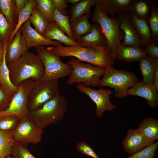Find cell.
I'll return each instance as SVG.
<instances>
[{"label": "cell", "mask_w": 158, "mask_h": 158, "mask_svg": "<svg viewBox=\"0 0 158 158\" xmlns=\"http://www.w3.org/2000/svg\"><path fill=\"white\" fill-rule=\"evenodd\" d=\"M14 28L8 23L4 16L0 12V44L8 43L10 36Z\"/></svg>", "instance_id": "cell-37"}, {"label": "cell", "mask_w": 158, "mask_h": 158, "mask_svg": "<svg viewBox=\"0 0 158 158\" xmlns=\"http://www.w3.org/2000/svg\"><path fill=\"white\" fill-rule=\"evenodd\" d=\"M27 1V0H14L15 6L18 15L25 7Z\"/></svg>", "instance_id": "cell-43"}, {"label": "cell", "mask_w": 158, "mask_h": 158, "mask_svg": "<svg viewBox=\"0 0 158 158\" xmlns=\"http://www.w3.org/2000/svg\"><path fill=\"white\" fill-rule=\"evenodd\" d=\"M36 7L49 23L54 22V8L51 0H36Z\"/></svg>", "instance_id": "cell-33"}, {"label": "cell", "mask_w": 158, "mask_h": 158, "mask_svg": "<svg viewBox=\"0 0 158 158\" xmlns=\"http://www.w3.org/2000/svg\"><path fill=\"white\" fill-rule=\"evenodd\" d=\"M12 98L5 92L0 85V111H4L8 107Z\"/></svg>", "instance_id": "cell-40"}, {"label": "cell", "mask_w": 158, "mask_h": 158, "mask_svg": "<svg viewBox=\"0 0 158 158\" xmlns=\"http://www.w3.org/2000/svg\"><path fill=\"white\" fill-rule=\"evenodd\" d=\"M153 84L157 90L158 91V65L157 66L155 69Z\"/></svg>", "instance_id": "cell-45"}, {"label": "cell", "mask_w": 158, "mask_h": 158, "mask_svg": "<svg viewBox=\"0 0 158 158\" xmlns=\"http://www.w3.org/2000/svg\"><path fill=\"white\" fill-rule=\"evenodd\" d=\"M46 49L59 57L72 56L95 66L104 68L113 66L115 60L107 46H96L84 47L79 46L58 45L47 47Z\"/></svg>", "instance_id": "cell-1"}, {"label": "cell", "mask_w": 158, "mask_h": 158, "mask_svg": "<svg viewBox=\"0 0 158 158\" xmlns=\"http://www.w3.org/2000/svg\"><path fill=\"white\" fill-rule=\"evenodd\" d=\"M67 63L72 68L66 82L67 85L81 83L87 87L99 86L100 77L103 75L104 68L83 63L73 58H71Z\"/></svg>", "instance_id": "cell-5"}, {"label": "cell", "mask_w": 158, "mask_h": 158, "mask_svg": "<svg viewBox=\"0 0 158 158\" xmlns=\"http://www.w3.org/2000/svg\"><path fill=\"white\" fill-rule=\"evenodd\" d=\"M88 15H85L74 20H69L71 31L75 41L92 30V25L88 20Z\"/></svg>", "instance_id": "cell-22"}, {"label": "cell", "mask_w": 158, "mask_h": 158, "mask_svg": "<svg viewBox=\"0 0 158 158\" xmlns=\"http://www.w3.org/2000/svg\"><path fill=\"white\" fill-rule=\"evenodd\" d=\"M155 142L145 137L137 128H130L122 141V145L124 150L132 154Z\"/></svg>", "instance_id": "cell-12"}, {"label": "cell", "mask_w": 158, "mask_h": 158, "mask_svg": "<svg viewBox=\"0 0 158 158\" xmlns=\"http://www.w3.org/2000/svg\"><path fill=\"white\" fill-rule=\"evenodd\" d=\"M80 0H66V3H70L74 5L78 3Z\"/></svg>", "instance_id": "cell-46"}, {"label": "cell", "mask_w": 158, "mask_h": 158, "mask_svg": "<svg viewBox=\"0 0 158 158\" xmlns=\"http://www.w3.org/2000/svg\"><path fill=\"white\" fill-rule=\"evenodd\" d=\"M6 48L2 62L0 65V85L7 95L12 97L18 90L19 86H15L11 80L6 61Z\"/></svg>", "instance_id": "cell-23"}, {"label": "cell", "mask_w": 158, "mask_h": 158, "mask_svg": "<svg viewBox=\"0 0 158 158\" xmlns=\"http://www.w3.org/2000/svg\"><path fill=\"white\" fill-rule=\"evenodd\" d=\"M130 16L142 44L145 45L152 42L151 32L147 20L139 17L132 13Z\"/></svg>", "instance_id": "cell-21"}, {"label": "cell", "mask_w": 158, "mask_h": 158, "mask_svg": "<svg viewBox=\"0 0 158 158\" xmlns=\"http://www.w3.org/2000/svg\"><path fill=\"white\" fill-rule=\"evenodd\" d=\"M67 105L65 97L59 94L37 109L29 112L28 118L43 129L62 120L66 112Z\"/></svg>", "instance_id": "cell-3"}, {"label": "cell", "mask_w": 158, "mask_h": 158, "mask_svg": "<svg viewBox=\"0 0 158 158\" xmlns=\"http://www.w3.org/2000/svg\"><path fill=\"white\" fill-rule=\"evenodd\" d=\"M5 158H14L13 157H12L11 156V155H9L7 156Z\"/></svg>", "instance_id": "cell-47"}, {"label": "cell", "mask_w": 158, "mask_h": 158, "mask_svg": "<svg viewBox=\"0 0 158 158\" xmlns=\"http://www.w3.org/2000/svg\"><path fill=\"white\" fill-rule=\"evenodd\" d=\"M7 66L11 80L16 86L30 79L36 82L40 81L44 74V67L39 57L28 51L18 60Z\"/></svg>", "instance_id": "cell-2"}, {"label": "cell", "mask_w": 158, "mask_h": 158, "mask_svg": "<svg viewBox=\"0 0 158 158\" xmlns=\"http://www.w3.org/2000/svg\"><path fill=\"white\" fill-rule=\"evenodd\" d=\"M36 4V0H27L25 7L18 14V22L10 36L8 42L12 40L21 26L28 20Z\"/></svg>", "instance_id": "cell-27"}, {"label": "cell", "mask_w": 158, "mask_h": 158, "mask_svg": "<svg viewBox=\"0 0 158 158\" xmlns=\"http://www.w3.org/2000/svg\"><path fill=\"white\" fill-rule=\"evenodd\" d=\"M147 20L151 30L152 42L156 43L158 39V11L157 8L152 4L150 14Z\"/></svg>", "instance_id": "cell-34"}, {"label": "cell", "mask_w": 158, "mask_h": 158, "mask_svg": "<svg viewBox=\"0 0 158 158\" xmlns=\"http://www.w3.org/2000/svg\"><path fill=\"white\" fill-rule=\"evenodd\" d=\"M76 42L79 46L84 47L107 45L106 37L101 27L96 22H94L92 30L90 32L81 36Z\"/></svg>", "instance_id": "cell-18"}, {"label": "cell", "mask_w": 158, "mask_h": 158, "mask_svg": "<svg viewBox=\"0 0 158 158\" xmlns=\"http://www.w3.org/2000/svg\"><path fill=\"white\" fill-rule=\"evenodd\" d=\"M11 155L14 158H37L29 151L27 144L16 142L12 147Z\"/></svg>", "instance_id": "cell-36"}, {"label": "cell", "mask_w": 158, "mask_h": 158, "mask_svg": "<svg viewBox=\"0 0 158 158\" xmlns=\"http://www.w3.org/2000/svg\"><path fill=\"white\" fill-rule=\"evenodd\" d=\"M75 158V157H73V158Z\"/></svg>", "instance_id": "cell-48"}, {"label": "cell", "mask_w": 158, "mask_h": 158, "mask_svg": "<svg viewBox=\"0 0 158 158\" xmlns=\"http://www.w3.org/2000/svg\"><path fill=\"white\" fill-rule=\"evenodd\" d=\"M137 129L145 137L153 141L158 140V121L151 117L143 120Z\"/></svg>", "instance_id": "cell-25"}, {"label": "cell", "mask_w": 158, "mask_h": 158, "mask_svg": "<svg viewBox=\"0 0 158 158\" xmlns=\"http://www.w3.org/2000/svg\"><path fill=\"white\" fill-rule=\"evenodd\" d=\"M43 133V129L28 118L21 119L12 136L16 142L37 144L41 141Z\"/></svg>", "instance_id": "cell-11"}, {"label": "cell", "mask_w": 158, "mask_h": 158, "mask_svg": "<svg viewBox=\"0 0 158 158\" xmlns=\"http://www.w3.org/2000/svg\"><path fill=\"white\" fill-rule=\"evenodd\" d=\"M20 28L12 40L8 42L6 50V61L8 65L17 61L28 50Z\"/></svg>", "instance_id": "cell-16"}, {"label": "cell", "mask_w": 158, "mask_h": 158, "mask_svg": "<svg viewBox=\"0 0 158 158\" xmlns=\"http://www.w3.org/2000/svg\"><path fill=\"white\" fill-rule=\"evenodd\" d=\"M59 84L58 79L36 82L28 96V107L29 111L37 109L59 95Z\"/></svg>", "instance_id": "cell-8"}, {"label": "cell", "mask_w": 158, "mask_h": 158, "mask_svg": "<svg viewBox=\"0 0 158 158\" xmlns=\"http://www.w3.org/2000/svg\"><path fill=\"white\" fill-rule=\"evenodd\" d=\"M146 55L140 48L132 46H125L121 44L117 47L115 54V59L127 62H139Z\"/></svg>", "instance_id": "cell-19"}, {"label": "cell", "mask_w": 158, "mask_h": 158, "mask_svg": "<svg viewBox=\"0 0 158 158\" xmlns=\"http://www.w3.org/2000/svg\"><path fill=\"white\" fill-rule=\"evenodd\" d=\"M54 8L57 9L61 14L67 15L68 12L67 8L69 7L66 0H51Z\"/></svg>", "instance_id": "cell-42"}, {"label": "cell", "mask_w": 158, "mask_h": 158, "mask_svg": "<svg viewBox=\"0 0 158 158\" xmlns=\"http://www.w3.org/2000/svg\"><path fill=\"white\" fill-rule=\"evenodd\" d=\"M43 36L51 40H55L64 44L66 46H79L75 41L71 39L62 32L55 22L49 23Z\"/></svg>", "instance_id": "cell-24"}, {"label": "cell", "mask_w": 158, "mask_h": 158, "mask_svg": "<svg viewBox=\"0 0 158 158\" xmlns=\"http://www.w3.org/2000/svg\"><path fill=\"white\" fill-rule=\"evenodd\" d=\"M8 43L5 45L0 44V65L2 62L5 51Z\"/></svg>", "instance_id": "cell-44"}, {"label": "cell", "mask_w": 158, "mask_h": 158, "mask_svg": "<svg viewBox=\"0 0 158 158\" xmlns=\"http://www.w3.org/2000/svg\"><path fill=\"white\" fill-rule=\"evenodd\" d=\"M0 12L9 25L14 29L15 17L18 16L14 0H0Z\"/></svg>", "instance_id": "cell-26"}, {"label": "cell", "mask_w": 158, "mask_h": 158, "mask_svg": "<svg viewBox=\"0 0 158 158\" xmlns=\"http://www.w3.org/2000/svg\"><path fill=\"white\" fill-rule=\"evenodd\" d=\"M95 5L91 21L97 23L100 26L107 40V46L115 59L116 49L121 44L123 36L120 30V20L116 17L109 18L106 16L96 3Z\"/></svg>", "instance_id": "cell-6"}, {"label": "cell", "mask_w": 158, "mask_h": 158, "mask_svg": "<svg viewBox=\"0 0 158 158\" xmlns=\"http://www.w3.org/2000/svg\"><path fill=\"white\" fill-rule=\"evenodd\" d=\"M54 18L55 22L60 30L71 39L75 40L72 35L69 23V15H64L54 8Z\"/></svg>", "instance_id": "cell-32"}, {"label": "cell", "mask_w": 158, "mask_h": 158, "mask_svg": "<svg viewBox=\"0 0 158 158\" xmlns=\"http://www.w3.org/2000/svg\"><path fill=\"white\" fill-rule=\"evenodd\" d=\"M158 147V141L132 154L126 158H153Z\"/></svg>", "instance_id": "cell-38"}, {"label": "cell", "mask_w": 158, "mask_h": 158, "mask_svg": "<svg viewBox=\"0 0 158 158\" xmlns=\"http://www.w3.org/2000/svg\"><path fill=\"white\" fill-rule=\"evenodd\" d=\"M76 87L80 92L88 96L95 104L97 117L101 118L105 111L113 112L116 109L117 107L110 101L111 95L114 91L101 87L99 90H95L86 87L81 83H78Z\"/></svg>", "instance_id": "cell-10"}, {"label": "cell", "mask_w": 158, "mask_h": 158, "mask_svg": "<svg viewBox=\"0 0 158 158\" xmlns=\"http://www.w3.org/2000/svg\"><path fill=\"white\" fill-rule=\"evenodd\" d=\"M116 17L120 21V28L124 33L121 44L124 46H132L140 48L142 43L131 22L128 12L118 14Z\"/></svg>", "instance_id": "cell-13"}, {"label": "cell", "mask_w": 158, "mask_h": 158, "mask_svg": "<svg viewBox=\"0 0 158 158\" xmlns=\"http://www.w3.org/2000/svg\"><path fill=\"white\" fill-rule=\"evenodd\" d=\"M152 4L150 0H133L130 11L139 17L147 19L150 16Z\"/></svg>", "instance_id": "cell-31"}, {"label": "cell", "mask_w": 158, "mask_h": 158, "mask_svg": "<svg viewBox=\"0 0 158 158\" xmlns=\"http://www.w3.org/2000/svg\"><path fill=\"white\" fill-rule=\"evenodd\" d=\"M35 48L44 68V74L41 81H48L70 75L72 71V67L61 61L60 57L46 49L44 46Z\"/></svg>", "instance_id": "cell-7"}, {"label": "cell", "mask_w": 158, "mask_h": 158, "mask_svg": "<svg viewBox=\"0 0 158 158\" xmlns=\"http://www.w3.org/2000/svg\"><path fill=\"white\" fill-rule=\"evenodd\" d=\"M133 0H96L101 11L108 17H115L120 13L130 11Z\"/></svg>", "instance_id": "cell-17"}, {"label": "cell", "mask_w": 158, "mask_h": 158, "mask_svg": "<svg viewBox=\"0 0 158 158\" xmlns=\"http://www.w3.org/2000/svg\"><path fill=\"white\" fill-rule=\"evenodd\" d=\"M96 0H80L73 5L69 12V20H72L85 15H89L91 7L95 5Z\"/></svg>", "instance_id": "cell-28"}, {"label": "cell", "mask_w": 158, "mask_h": 158, "mask_svg": "<svg viewBox=\"0 0 158 158\" xmlns=\"http://www.w3.org/2000/svg\"><path fill=\"white\" fill-rule=\"evenodd\" d=\"M21 118L13 115L0 116V130L13 131L18 125Z\"/></svg>", "instance_id": "cell-35"}, {"label": "cell", "mask_w": 158, "mask_h": 158, "mask_svg": "<svg viewBox=\"0 0 158 158\" xmlns=\"http://www.w3.org/2000/svg\"><path fill=\"white\" fill-rule=\"evenodd\" d=\"M99 86L109 87L114 89V95L117 98H125L128 95V90L139 81L134 73L116 69L112 65L104 68Z\"/></svg>", "instance_id": "cell-4"}, {"label": "cell", "mask_w": 158, "mask_h": 158, "mask_svg": "<svg viewBox=\"0 0 158 158\" xmlns=\"http://www.w3.org/2000/svg\"><path fill=\"white\" fill-rule=\"evenodd\" d=\"M139 68L142 77L143 83L153 84L155 69L158 65V58L146 55L139 62Z\"/></svg>", "instance_id": "cell-20"}, {"label": "cell", "mask_w": 158, "mask_h": 158, "mask_svg": "<svg viewBox=\"0 0 158 158\" xmlns=\"http://www.w3.org/2000/svg\"><path fill=\"white\" fill-rule=\"evenodd\" d=\"M28 20L34 26L35 29L43 36L49 23L38 9L36 6L34 8Z\"/></svg>", "instance_id": "cell-30"}, {"label": "cell", "mask_w": 158, "mask_h": 158, "mask_svg": "<svg viewBox=\"0 0 158 158\" xmlns=\"http://www.w3.org/2000/svg\"><path fill=\"white\" fill-rule=\"evenodd\" d=\"M35 83L31 79L22 82L19 85L18 90L12 97L8 107L4 111H0V116L13 115L19 116L21 119L28 118V96Z\"/></svg>", "instance_id": "cell-9"}, {"label": "cell", "mask_w": 158, "mask_h": 158, "mask_svg": "<svg viewBox=\"0 0 158 158\" xmlns=\"http://www.w3.org/2000/svg\"><path fill=\"white\" fill-rule=\"evenodd\" d=\"M30 23L28 20L20 28L28 50L31 47L40 46L61 45L60 42L51 40L45 37L33 28Z\"/></svg>", "instance_id": "cell-14"}, {"label": "cell", "mask_w": 158, "mask_h": 158, "mask_svg": "<svg viewBox=\"0 0 158 158\" xmlns=\"http://www.w3.org/2000/svg\"><path fill=\"white\" fill-rule=\"evenodd\" d=\"M13 131L0 130V158L11 155L13 146L16 142L13 138Z\"/></svg>", "instance_id": "cell-29"}, {"label": "cell", "mask_w": 158, "mask_h": 158, "mask_svg": "<svg viewBox=\"0 0 158 158\" xmlns=\"http://www.w3.org/2000/svg\"><path fill=\"white\" fill-rule=\"evenodd\" d=\"M145 48L142 49L146 55L158 58V47L155 43L151 42L146 44Z\"/></svg>", "instance_id": "cell-41"}, {"label": "cell", "mask_w": 158, "mask_h": 158, "mask_svg": "<svg viewBox=\"0 0 158 158\" xmlns=\"http://www.w3.org/2000/svg\"><path fill=\"white\" fill-rule=\"evenodd\" d=\"M76 148L78 151L83 154L92 158H100L92 147L85 142H78L76 145Z\"/></svg>", "instance_id": "cell-39"}, {"label": "cell", "mask_w": 158, "mask_h": 158, "mask_svg": "<svg viewBox=\"0 0 158 158\" xmlns=\"http://www.w3.org/2000/svg\"><path fill=\"white\" fill-rule=\"evenodd\" d=\"M128 94V95L138 96L145 99L147 104L152 108H156L158 107V91L153 84L139 81L129 89Z\"/></svg>", "instance_id": "cell-15"}]
</instances>
